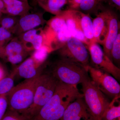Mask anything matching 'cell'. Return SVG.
I'll list each match as a JSON object with an SVG mask.
<instances>
[{
  "label": "cell",
  "instance_id": "603a6c76",
  "mask_svg": "<svg viewBox=\"0 0 120 120\" xmlns=\"http://www.w3.org/2000/svg\"><path fill=\"white\" fill-rule=\"evenodd\" d=\"M15 76L12 72L8 77H5L0 80V95L7 94L14 87V78Z\"/></svg>",
  "mask_w": 120,
  "mask_h": 120
},
{
  "label": "cell",
  "instance_id": "f1b7e54d",
  "mask_svg": "<svg viewBox=\"0 0 120 120\" xmlns=\"http://www.w3.org/2000/svg\"><path fill=\"white\" fill-rule=\"evenodd\" d=\"M28 53L17 54L7 56L6 57L8 62L13 64H17L22 62Z\"/></svg>",
  "mask_w": 120,
  "mask_h": 120
},
{
  "label": "cell",
  "instance_id": "3957f363",
  "mask_svg": "<svg viewBox=\"0 0 120 120\" xmlns=\"http://www.w3.org/2000/svg\"><path fill=\"white\" fill-rule=\"evenodd\" d=\"M50 73L59 82L69 85L77 86L89 77L85 67L62 58L52 64Z\"/></svg>",
  "mask_w": 120,
  "mask_h": 120
},
{
  "label": "cell",
  "instance_id": "8fae6325",
  "mask_svg": "<svg viewBox=\"0 0 120 120\" xmlns=\"http://www.w3.org/2000/svg\"><path fill=\"white\" fill-rule=\"evenodd\" d=\"M46 22V21L43 18V13H30L29 12L20 16L13 34L19 36L26 31L35 29Z\"/></svg>",
  "mask_w": 120,
  "mask_h": 120
},
{
  "label": "cell",
  "instance_id": "e575fe53",
  "mask_svg": "<svg viewBox=\"0 0 120 120\" xmlns=\"http://www.w3.org/2000/svg\"><path fill=\"white\" fill-rule=\"evenodd\" d=\"M5 77V73L4 69L0 66V80Z\"/></svg>",
  "mask_w": 120,
  "mask_h": 120
},
{
  "label": "cell",
  "instance_id": "44dd1931",
  "mask_svg": "<svg viewBox=\"0 0 120 120\" xmlns=\"http://www.w3.org/2000/svg\"><path fill=\"white\" fill-rule=\"evenodd\" d=\"M52 52L49 46L44 45L38 49L35 50L31 57L36 64L41 66L45 61L49 53Z\"/></svg>",
  "mask_w": 120,
  "mask_h": 120
},
{
  "label": "cell",
  "instance_id": "7402d4cb",
  "mask_svg": "<svg viewBox=\"0 0 120 120\" xmlns=\"http://www.w3.org/2000/svg\"><path fill=\"white\" fill-rule=\"evenodd\" d=\"M42 29L41 28L32 29L23 32L18 36V38L23 44L27 52H30V47L31 43L35 37Z\"/></svg>",
  "mask_w": 120,
  "mask_h": 120
},
{
  "label": "cell",
  "instance_id": "8d00e7d4",
  "mask_svg": "<svg viewBox=\"0 0 120 120\" xmlns=\"http://www.w3.org/2000/svg\"><path fill=\"white\" fill-rule=\"evenodd\" d=\"M2 14H3V13H2L1 11H0V19L2 17Z\"/></svg>",
  "mask_w": 120,
  "mask_h": 120
},
{
  "label": "cell",
  "instance_id": "7a4b0ae2",
  "mask_svg": "<svg viewBox=\"0 0 120 120\" xmlns=\"http://www.w3.org/2000/svg\"><path fill=\"white\" fill-rule=\"evenodd\" d=\"M40 75L26 79L13 87L7 94L8 109L23 114L30 108L33 103L36 83Z\"/></svg>",
  "mask_w": 120,
  "mask_h": 120
},
{
  "label": "cell",
  "instance_id": "836d02e7",
  "mask_svg": "<svg viewBox=\"0 0 120 120\" xmlns=\"http://www.w3.org/2000/svg\"><path fill=\"white\" fill-rule=\"evenodd\" d=\"M4 47L0 46V57L2 58H6L5 55Z\"/></svg>",
  "mask_w": 120,
  "mask_h": 120
},
{
  "label": "cell",
  "instance_id": "2e32d148",
  "mask_svg": "<svg viewBox=\"0 0 120 120\" xmlns=\"http://www.w3.org/2000/svg\"><path fill=\"white\" fill-rule=\"evenodd\" d=\"M39 7L46 11L56 15L62 11V9L68 4L69 0H35Z\"/></svg>",
  "mask_w": 120,
  "mask_h": 120
},
{
  "label": "cell",
  "instance_id": "5bb4252c",
  "mask_svg": "<svg viewBox=\"0 0 120 120\" xmlns=\"http://www.w3.org/2000/svg\"><path fill=\"white\" fill-rule=\"evenodd\" d=\"M42 65L36 64L31 56L22 62L13 72L15 76L17 75L26 79H30L41 74Z\"/></svg>",
  "mask_w": 120,
  "mask_h": 120
},
{
  "label": "cell",
  "instance_id": "9a60e30c",
  "mask_svg": "<svg viewBox=\"0 0 120 120\" xmlns=\"http://www.w3.org/2000/svg\"><path fill=\"white\" fill-rule=\"evenodd\" d=\"M5 5L6 13L13 16L23 15L29 13L30 9L28 3L19 0H2Z\"/></svg>",
  "mask_w": 120,
  "mask_h": 120
},
{
  "label": "cell",
  "instance_id": "d4e9b609",
  "mask_svg": "<svg viewBox=\"0 0 120 120\" xmlns=\"http://www.w3.org/2000/svg\"><path fill=\"white\" fill-rule=\"evenodd\" d=\"M111 57L113 64L118 67L120 62V31L113 44L111 50Z\"/></svg>",
  "mask_w": 120,
  "mask_h": 120
},
{
  "label": "cell",
  "instance_id": "4316f807",
  "mask_svg": "<svg viewBox=\"0 0 120 120\" xmlns=\"http://www.w3.org/2000/svg\"><path fill=\"white\" fill-rule=\"evenodd\" d=\"M45 45V37L43 30L36 35L30 45V51L36 50Z\"/></svg>",
  "mask_w": 120,
  "mask_h": 120
},
{
  "label": "cell",
  "instance_id": "ba28073f",
  "mask_svg": "<svg viewBox=\"0 0 120 120\" xmlns=\"http://www.w3.org/2000/svg\"><path fill=\"white\" fill-rule=\"evenodd\" d=\"M87 47L91 63L90 65L109 73L116 79L119 80L120 78V68L116 66L105 54L100 45L93 42L90 43Z\"/></svg>",
  "mask_w": 120,
  "mask_h": 120
},
{
  "label": "cell",
  "instance_id": "484cf974",
  "mask_svg": "<svg viewBox=\"0 0 120 120\" xmlns=\"http://www.w3.org/2000/svg\"><path fill=\"white\" fill-rule=\"evenodd\" d=\"M1 120H33L32 118L23 114L7 109Z\"/></svg>",
  "mask_w": 120,
  "mask_h": 120
},
{
  "label": "cell",
  "instance_id": "277c9868",
  "mask_svg": "<svg viewBox=\"0 0 120 120\" xmlns=\"http://www.w3.org/2000/svg\"><path fill=\"white\" fill-rule=\"evenodd\" d=\"M59 81L50 72L41 74L35 87L32 105L23 114L32 118L51 98Z\"/></svg>",
  "mask_w": 120,
  "mask_h": 120
},
{
  "label": "cell",
  "instance_id": "30bf717a",
  "mask_svg": "<svg viewBox=\"0 0 120 120\" xmlns=\"http://www.w3.org/2000/svg\"><path fill=\"white\" fill-rule=\"evenodd\" d=\"M61 120H94L83 97L77 98L67 106Z\"/></svg>",
  "mask_w": 120,
  "mask_h": 120
},
{
  "label": "cell",
  "instance_id": "d6a6232c",
  "mask_svg": "<svg viewBox=\"0 0 120 120\" xmlns=\"http://www.w3.org/2000/svg\"><path fill=\"white\" fill-rule=\"evenodd\" d=\"M0 11L3 13L7 14L5 5L2 0H0Z\"/></svg>",
  "mask_w": 120,
  "mask_h": 120
},
{
  "label": "cell",
  "instance_id": "83f0119b",
  "mask_svg": "<svg viewBox=\"0 0 120 120\" xmlns=\"http://www.w3.org/2000/svg\"><path fill=\"white\" fill-rule=\"evenodd\" d=\"M12 38V33L0 26V46L4 47Z\"/></svg>",
  "mask_w": 120,
  "mask_h": 120
},
{
  "label": "cell",
  "instance_id": "4fadbf2b",
  "mask_svg": "<svg viewBox=\"0 0 120 120\" xmlns=\"http://www.w3.org/2000/svg\"><path fill=\"white\" fill-rule=\"evenodd\" d=\"M92 19L93 33L95 42L102 45L108 31L107 8L103 7Z\"/></svg>",
  "mask_w": 120,
  "mask_h": 120
},
{
  "label": "cell",
  "instance_id": "ac0fdd59",
  "mask_svg": "<svg viewBox=\"0 0 120 120\" xmlns=\"http://www.w3.org/2000/svg\"><path fill=\"white\" fill-rule=\"evenodd\" d=\"M105 0H83L80 5L77 11L83 13L97 15L103 7Z\"/></svg>",
  "mask_w": 120,
  "mask_h": 120
},
{
  "label": "cell",
  "instance_id": "5b68a950",
  "mask_svg": "<svg viewBox=\"0 0 120 120\" xmlns=\"http://www.w3.org/2000/svg\"><path fill=\"white\" fill-rule=\"evenodd\" d=\"M84 99L94 120H102L110 102L89 77L82 83Z\"/></svg>",
  "mask_w": 120,
  "mask_h": 120
},
{
  "label": "cell",
  "instance_id": "1f68e13d",
  "mask_svg": "<svg viewBox=\"0 0 120 120\" xmlns=\"http://www.w3.org/2000/svg\"><path fill=\"white\" fill-rule=\"evenodd\" d=\"M109 7L120 11V0H105Z\"/></svg>",
  "mask_w": 120,
  "mask_h": 120
},
{
  "label": "cell",
  "instance_id": "74e56055",
  "mask_svg": "<svg viewBox=\"0 0 120 120\" xmlns=\"http://www.w3.org/2000/svg\"><path fill=\"white\" fill-rule=\"evenodd\" d=\"M120 120V118H118V119H117V120Z\"/></svg>",
  "mask_w": 120,
  "mask_h": 120
},
{
  "label": "cell",
  "instance_id": "52a82bcc",
  "mask_svg": "<svg viewBox=\"0 0 120 120\" xmlns=\"http://www.w3.org/2000/svg\"><path fill=\"white\" fill-rule=\"evenodd\" d=\"M86 70L90 73L92 83L103 94L113 98L120 96V84L110 74L90 65Z\"/></svg>",
  "mask_w": 120,
  "mask_h": 120
},
{
  "label": "cell",
  "instance_id": "cb8c5ba5",
  "mask_svg": "<svg viewBox=\"0 0 120 120\" xmlns=\"http://www.w3.org/2000/svg\"><path fill=\"white\" fill-rule=\"evenodd\" d=\"M19 19L16 16L8 15L1 17L0 20V26L7 29L13 34Z\"/></svg>",
  "mask_w": 120,
  "mask_h": 120
},
{
  "label": "cell",
  "instance_id": "d6986e66",
  "mask_svg": "<svg viewBox=\"0 0 120 120\" xmlns=\"http://www.w3.org/2000/svg\"><path fill=\"white\" fill-rule=\"evenodd\" d=\"M5 57L17 54L28 53L23 44L18 38L12 39L4 47Z\"/></svg>",
  "mask_w": 120,
  "mask_h": 120
},
{
  "label": "cell",
  "instance_id": "6da1fadb",
  "mask_svg": "<svg viewBox=\"0 0 120 120\" xmlns=\"http://www.w3.org/2000/svg\"><path fill=\"white\" fill-rule=\"evenodd\" d=\"M79 97H83V95L79 92L77 86L59 81L53 95L32 120H60L68 105Z\"/></svg>",
  "mask_w": 120,
  "mask_h": 120
},
{
  "label": "cell",
  "instance_id": "4dcf8cb0",
  "mask_svg": "<svg viewBox=\"0 0 120 120\" xmlns=\"http://www.w3.org/2000/svg\"><path fill=\"white\" fill-rule=\"evenodd\" d=\"M83 0H69L68 5L69 9L77 10Z\"/></svg>",
  "mask_w": 120,
  "mask_h": 120
},
{
  "label": "cell",
  "instance_id": "8992f818",
  "mask_svg": "<svg viewBox=\"0 0 120 120\" xmlns=\"http://www.w3.org/2000/svg\"><path fill=\"white\" fill-rule=\"evenodd\" d=\"M57 50L61 58L81 65L86 69L90 65V56L87 46L77 38L71 37Z\"/></svg>",
  "mask_w": 120,
  "mask_h": 120
},
{
  "label": "cell",
  "instance_id": "f35d334b",
  "mask_svg": "<svg viewBox=\"0 0 120 120\" xmlns=\"http://www.w3.org/2000/svg\"></svg>",
  "mask_w": 120,
  "mask_h": 120
},
{
  "label": "cell",
  "instance_id": "f546056e",
  "mask_svg": "<svg viewBox=\"0 0 120 120\" xmlns=\"http://www.w3.org/2000/svg\"><path fill=\"white\" fill-rule=\"evenodd\" d=\"M8 109L7 94L0 95V120H1Z\"/></svg>",
  "mask_w": 120,
  "mask_h": 120
},
{
  "label": "cell",
  "instance_id": "9c48e42d",
  "mask_svg": "<svg viewBox=\"0 0 120 120\" xmlns=\"http://www.w3.org/2000/svg\"><path fill=\"white\" fill-rule=\"evenodd\" d=\"M107 14L108 31L102 45L104 53L112 61L111 50L114 42L120 31V22L117 15L112 8H107Z\"/></svg>",
  "mask_w": 120,
  "mask_h": 120
},
{
  "label": "cell",
  "instance_id": "ffe728a7",
  "mask_svg": "<svg viewBox=\"0 0 120 120\" xmlns=\"http://www.w3.org/2000/svg\"><path fill=\"white\" fill-rule=\"evenodd\" d=\"M120 96L113 98L103 114L102 120H115L120 118V105H116L115 102Z\"/></svg>",
  "mask_w": 120,
  "mask_h": 120
},
{
  "label": "cell",
  "instance_id": "7c38bea8",
  "mask_svg": "<svg viewBox=\"0 0 120 120\" xmlns=\"http://www.w3.org/2000/svg\"><path fill=\"white\" fill-rule=\"evenodd\" d=\"M61 14L65 20L67 27L72 37L82 41L88 46V42L80 27L78 11L68 9L62 11Z\"/></svg>",
  "mask_w": 120,
  "mask_h": 120
},
{
  "label": "cell",
  "instance_id": "e0dca14e",
  "mask_svg": "<svg viewBox=\"0 0 120 120\" xmlns=\"http://www.w3.org/2000/svg\"><path fill=\"white\" fill-rule=\"evenodd\" d=\"M78 13L80 27L89 45L91 42H94L92 18L89 14L83 13L79 11Z\"/></svg>",
  "mask_w": 120,
  "mask_h": 120
},
{
  "label": "cell",
  "instance_id": "d590c367",
  "mask_svg": "<svg viewBox=\"0 0 120 120\" xmlns=\"http://www.w3.org/2000/svg\"><path fill=\"white\" fill-rule=\"evenodd\" d=\"M19 0L23 2H26V3H28V0Z\"/></svg>",
  "mask_w": 120,
  "mask_h": 120
}]
</instances>
